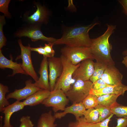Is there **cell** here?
Instances as JSON below:
<instances>
[{
    "label": "cell",
    "instance_id": "cell-1",
    "mask_svg": "<svg viewBox=\"0 0 127 127\" xmlns=\"http://www.w3.org/2000/svg\"><path fill=\"white\" fill-rule=\"evenodd\" d=\"M107 28L102 35L97 38L91 39L92 44L90 48L94 59L107 65H115L111 52L112 49L109 39L116 28V26L107 24Z\"/></svg>",
    "mask_w": 127,
    "mask_h": 127
},
{
    "label": "cell",
    "instance_id": "cell-2",
    "mask_svg": "<svg viewBox=\"0 0 127 127\" xmlns=\"http://www.w3.org/2000/svg\"><path fill=\"white\" fill-rule=\"evenodd\" d=\"M99 24L98 22L89 25L73 27L65 32L62 37L53 44V45L65 44L71 47L90 48L92 42L89 36L90 30L95 26Z\"/></svg>",
    "mask_w": 127,
    "mask_h": 127
},
{
    "label": "cell",
    "instance_id": "cell-3",
    "mask_svg": "<svg viewBox=\"0 0 127 127\" xmlns=\"http://www.w3.org/2000/svg\"><path fill=\"white\" fill-rule=\"evenodd\" d=\"M60 57L63 65V70L61 76L57 80L54 90L61 89L65 93L71 87L73 74L79 66L80 63L74 65L62 55Z\"/></svg>",
    "mask_w": 127,
    "mask_h": 127
},
{
    "label": "cell",
    "instance_id": "cell-4",
    "mask_svg": "<svg viewBox=\"0 0 127 127\" xmlns=\"http://www.w3.org/2000/svg\"><path fill=\"white\" fill-rule=\"evenodd\" d=\"M93 83L90 80L83 81L77 80L65 94L69 100L73 103L82 102L90 94Z\"/></svg>",
    "mask_w": 127,
    "mask_h": 127
},
{
    "label": "cell",
    "instance_id": "cell-5",
    "mask_svg": "<svg viewBox=\"0 0 127 127\" xmlns=\"http://www.w3.org/2000/svg\"><path fill=\"white\" fill-rule=\"evenodd\" d=\"M61 55L75 65L87 59H94L90 48L66 46L61 49Z\"/></svg>",
    "mask_w": 127,
    "mask_h": 127
},
{
    "label": "cell",
    "instance_id": "cell-6",
    "mask_svg": "<svg viewBox=\"0 0 127 127\" xmlns=\"http://www.w3.org/2000/svg\"><path fill=\"white\" fill-rule=\"evenodd\" d=\"M67 97L61 90H54L41 103L46 107H52L55 113L60 110L64 111L69 101Z\"/></svg>",
    "mask_w": 127,
    "mask_h": 127
},
{
    "label": "cell",
    "instance_id": "cell-7",
    "mask_svg": "<svg viewBox=\"0 0 127 127\" xmlns=\"http://www.w3.org/2000/svg\"><path fill=\"white\" fill-rule=\"evenodd\" d=\"M18 43L21 50V54L16 59V60L20 59L22 60V68L25 72L26 75H29L36 82L39 77L34 68L31 58V52L28 46H24L22 43L20 39L18 40Z\"/></svg>",
    "mask_w": 127,
    "mask_h": 127
},
{
    "label": "cell",
    "instance_id": "cell-8",
    "mask_svg": "<svg viewBox=\"0 0 127 127\" xmlns=\"http://www.w3.org/2000/svg\"><path fill=\"white\" fill-rule=\"evenodd\" d=\"M14 35L16 37H27L33 41L40 40L53 44L57 40L53 37L45 36L41 31L40 26L32 25H30L28 27L18 30L15 33Z\"/></svg>",
    "mask_w": 127,
    "mask_h": 127
},
{
    "label": "cell",
    "instance_id": "cell-9",
    "mask_svg": "<svg viewBox=\"0 0 127 127\" xmlns=\"http://www.w3.org/2000/svg\"><path fill=\"white\" fill-rule=\"evenodd\" d=\"M49 67V75L50 91L54 89L57 79L61 76L63 67L60 57H53L48 59Z\"/></svg>",
    "mask_w": 127,
    "mask_h": 127
},
{
    "label": "cell",
    "instance_id": "cell-10",
    "mask_svg": "<svg viewBox=\"0 0 127 127\" xmlns=\"http://www.w3.org/2000/svg\"><path fill=\"white\" fill-rule=\"evenodd\" d=\"M93 59H88L82 61L79 67L72 75V79L76 80H89L94 71V63Z\"/></svg>",
    "mask_w": 127,
    "mask_h": 127
},
{
    "label": "cell",
    "instance_id": "cell-11",
    "mask_svg": "<svg viewBox=\"0 0 127 127\" xmlns=\"http://www.w3.org/2000/svg\"><path fill=\"white\" fill-rule=\"evenodd\" d=\"M25 86L23 88L15 91L8 94L6 96L7 99H14L18 101L25 99L28 97L41 89L36 87L31 79L27 80L25 82Z\"/></svg>",
    "mask_w": 127,
    "mask_h": 127
},
{
    "label": "cell",
    "instance_id": "cell-12",
    "mask_svg": "<svg viewBox=\"0 0 127 127\" xmlns=\"http://www.w3.org/2000/svg\"><path fill=\"white\" fill-rule=\"evenodd\" d=\"M34 4L36 5L37 9L35 12L31 15L28 16L26 15L25 20L30 25L40 26L43 23L48 22V13L46 8L39 3L34 1Z\"/></svg>",
    "mask_w": 127,
    "mask_h": 127
},
{
    "label": "cell",
    "instance_id": "cell-13",
    "mask_svg": "<svg viewBox=\"0 0 127 127\" xmlns=\"http://www.w3.org/2000/svg\"><path fill=\"white\" fill-rule=\"evenodd\" d=\"M123 76L114 65H107L101 79L110 86L122 83Z\"/></svg>",
    "mask_w": 127,
    "mask_h": 127
},
{
    "label": "cell",
    "instance_id": "cell-14",
    "mask_svg": "<svg viewBox=\"0 0 127 127\" xmlns=\"http://www.w3.org/2000/svg\"><path fill=\"white\" fill-rule=\"evenodd\" d=\"M47 58L44 57L41 63L40 69L38 72L40 76L37 81L35 82L34 84L36 86L41 89L50 91Z\"/></svg>",
    "mask_w": 127,
    "mask_h": 127
},
{
    "label": "cell",
    "instance_id": "cell-15",
    "mask_svg": "<svg viewBox=\"0 0 127 127\" xmlns=\"http://www.w3.org/2000/svg\"><path fill=\"white\" fill-rule=\"evenodd\" d=\"M10 59H8L5 57L3 54L1 50H0V68L2 69L8 68L12 70V72L11 75L8 76H13L16 74L20 73L26 75L23 70L21 63H18L13 61V58L11 55Z\"/></svg>",
    "mask_w": 127,
    "mask_h": 127
},
{
    "label": "cell",
    "instance_id": "cell-16",
    "mask_svg": "<svg viewBox=\"0 0 127 127\" xmlns=\"http://www.w3.org/2000/svg\"><path fill=\"white\" fill-rule=\"evenodd\" d=\"M86 109L82 102L74 103L71 106L65 107L63 112L55 113L54 115L56 119H60L67 114H71L74 115L76 120L83 116Z\"/></svg>",
    "mask_w": 127,
    "mask_h": 127
},
{
    "label": "cell",
    "instance_id": "cell-17",
    "mask_svg": "<svg viewBox=\"0 0 127 127\" xmlns=\"http://www.w3.org/2000/svg\"><path fill=\"white\" fill-rule=\"evenodd\" d=\"M127 91V86L121 83L116 85L109 86L99 90H94L91 89L90 94L97 96L108 94L123 95Z\"/></svg>",
    "mask_w": 127,
    "mask_h": 127
},
{
    "label": "cell",
    "instance_id": "cell-18",
    "mask_svg": "<svg viewBox=\"0 0 127 127\" xmlns=\"http://www.w3.org/2000/svg\"><path fill=\"white\" fill-rule=\"evenodd\" d=\"M24 107L23 102L16 100L5 107L2 112L4 115V124L2 127H13L10 123L12 115L15 112L23 109Z\"/></svg>",
    "mask_w": 127,
    "mask_h": 127
},
{
    "label": "cell",
    "instance_id": "cell-19",
    "mask_svg": "<svg viewBox=\"0 0 127 127\" xmlns=\"http://www.w3.org/2000/svg\"><path fill=\"white\" fill-rule=\"evenodd\" d=\"M50 93V91L41 89L28 97L22 102L25 106H35L42 103L49 96Z\"/></svg>",
    "mask_w": 127,
    "mask_h": 127
},
{
    "label": "cell",
    "instance_id": "cell-20",
    "mask_svg": "<svg viewBox=\"0 0 127 127\" xmlns=\"http://www.w3.org/2000/svg\"><path fill=\"white\" fill-rule=\"evenodd\" d=\"M56 119L51 111L43 113L38 121L37 127H56L57 124L54 123Z\"/></svg>",
    "mask_w": 127,
    "mask_h": 127
},
{
    "label": "cell",
    "instance_id": "cell-21",
    "mask_svg": "<svg viewBox=\"0 0 127 127\" xmlns=\"http://www.w3.org/2000/svg\"><path fill=\"white\" fill-rule=\"evenodd\" d=\"M118 95L108 94L97 96L99 104H100L111 108L119 104L116 102Z\"/></svg>",
    "mask_w": 127,
    "mask_h": 127
},
{
    "label": "cell",
    "instance_id": "cell-22",
    "mask_svg": "<svg viewBox=\"0 0 127 127\" xmlns=\"http://www.w3.org/2000/svg\"><path fill=\"white\" fill-rule=\"evenodd\" d=\"M107 65L98 61L94 63V71L89 80L93 83L101 79Z\"/></svg>",
    "mask_w": 127,
    "mask_h": 127
},
{
    "label": "cell",
    "instance_id": "cell-23",
    "mask_svg": "<svg viewBox=\"0 0 127 127\" xmlns=\"http://www.w3.org/2000/svg\"><path fill=\"white\" fill-rule=\"evenodd\" d=\"M9 91L8 87L0 83V111L2 112L4 108L10 105L6 95Z\"/></svg>",
    "mask_w": 127,
    "mask_h": 127
},
{
    "label": "cell",
    "instance_id": "cell-24",
    "mask_svg": "<svg viewBox=\"0 0 127 127\" xmlns=\"http://www.w3.org/2000/svg\"><path fill=\"white\" fill-rule=\"evenodd\" d=\"M68 127H100V122L96 123H90L86 121L84 117H81L75 121L70 122Z\"/></svg>",
    "mask_w": 127,
    "mask_h": 127
},
{
    "label": "cell",
    "instance_id": "cell-25",
    "mask_svg": "<svg viewBox=\"0 0 127 127\" xmlns=\"http://www.w3.org/2000/svg\"><path fill=\"white\" fill-rule=\"evenodd\" d=\"M83 115L87 122L92 123H97L99 117V113L97 110L92 108L86 110Z\"/></svg>",
    "mask_w": 127,
    "mask_h": 127
},
{
    "label": "cell",
    "instance_id": "cell-26",
    "mask_svg": "<svg viewBox=\"0 0 127 127\" xmlns=\"http://www.w3.org/2000/svg\"><path fill=\"white\" fill-rule=\"evenodd\" d=\"M99 113L97 123L101 122L108 117L112 114L110 108L98 104L94 108Z\"/></svg>",
    "mask_w": 127,
    "mask_h": 127
},
{
    "label": "cell",
    "instance_id": "cell-27",
    "mask_svg": "<svg viewBox=\"0 0 127 127\" xmlns=\"http://www.w3.org/2000/svg\"><path fill=\"white\" fill-rule=\"evenodd\" d=\"M97 97L96 95L89 94L82 102L86 109L94 108L99 104Z\"/></svg>",
    "mask_w": 127,
    "mask_h": 127
},
{
    "label": "cell",
    "instance_id": "cell-28",
    "mask_svg": "<svg viewBox=\"0 0 127 127\" xmlns=\"http://www.w3.org/2000/svg\"><path fill=\"white\" fill-rule=\"evenodd\" d=\"M111 108L112 113L117 117L127 118V106L119 104Z\"/></svg>",
    "mask_w": 127,
    "mask_h": 127
},
{
    "label": "cell",
    "instance_id": "cell-29",
    "mask_svg": "<svg viewBox=\"0 0 127 127\" xmlns=\"http://www.w3.org/2000/svg\"><path fill=\"white\" fill-rule=\"evenodd\" d=\"M6 23L5 16H0V50L6 45L7 40L3 32V28Z\"/></svg>",
    "mask_w": 127,
    "mask_h": 127
},
{
    "label": "cell",
    "instance_id": "cell-30",
    "mask_svg": "<svg viewBox=\"0 0 127 127\" xmlns=\"http://www.w3.org/2000/svg\"><path fill=\"white\" fill-rule=\"evenodd\" d=\"M10 0H0V11L3 13L5 16L10 18L11 15L8 10V7Z\"/></svg>",
    "mask_w": 127,
    "mask_h": 127
},
{
    "label": "cell",
    "instance_id": "cell-31",
    "mask_svg": "<svg viewBox=\"0 0 127 127\" xmlns=\"http://www.w3.org/2000/svg\"><path fill=\"white\" fill-rule=\"evenodd\" d=\"M20 124L19 127H34V124L30 119V116H23L20 119Z\"/></svg>",
    "mask_w": 127,
    "mask_h": 127
},
{
    "label": "cell",
    "instance_id": "cell-32",
    "mask_svg": "<svg viewBox=\"0 0 127 127\" xmlns=\"http://www.w3.org/2000/svg\"><path fill=\"white\" fill-rule=\"evenodd\" d=\"M93 83L92 89L94 90H99L110 86L107 85L101 79Z\"/></svg>",
    "mask_w": 127,
    "mask_h": 127
},
{
    "label": "cell",
    "instance_id": "cell-33",
    "mask_svg": "<svg viewBox=\"0 0 127 127\" xmlns=\"http://www.w3.org/2000/svg\"><path fill=\"white\" fill-rule=\"evenodd\" d=\"M29 48L31 51H34L37 52L39 54L43 55L44 57H46L47 58L51 57L45 51L44 46L40 45V47L37 48L31 47L28 45Z\"/></svg>",
    "mask_w": 127,
    "mask_h": 127
},
{
    "label": "cell",
    "instance_id": "cell-34",
    "mask_svg": "<svg viewBox=\"0 0 127 127\" xmlns=\"http://www.w3.org/2000/svg\"><path fill=\"white\" fill-rule=\"evenodd\" d=\"M53 45L52 43H50L48 44H45L44 46L45 51L51 57H54L55 55V51L52 47Z\"/></svg>",
    "mask_w": 127,
    "mask_h": 127
},
{
    "label": "cell",
    "instance_id": "cell-35",
    "mask_svg": "<svg viewBox=\"0 0 127 127\" xmlns=\"http://www.w3.org/2000/svg\"><path fill=\"white\" fill-rule=\"evenodd\" d=\"M117 124L113 127H127V118H117Z\"/></svg>",
    "mask_w": 127,
    "mask_h": 127
},
{
    "label": "cell",
    "instance_id": "cell-36",
    "mask_svg": "<svg viewBox=\"0 0 127 127\" xmlns=\"http://www.w3.org/2000/svg\"><path fill=\"white\" fill-rule=\"evenodd\" d=\"M114 115V114H111L107 118L102 121L100 122V127H109L108 126V123Z\"/></svg>",
    "mask_w": 127,
    "mask_h": 127
},
{
    "label": "cell",
    "instance_id": "cell-37",
    "mask_svg": "<svg viewBox=\"0 0 127 127\" xmlns=\"http://www.w3.org/2000/svg\"><path fill=\"white\" fill-rule=\"evenodd\" d=\"M118 1L122 7L124 14L127 16V0H119Z\"/></svg>",
    "mask_w": 127,
    "mask_h": 127
},
{
    "label": "cell",
    "instance_id": "cell-38",
    "mask_svg": "<svg viewBox=\"0 0 127 127\" xmlns=\"http://www.w3.org/2000/svg\"><path fill=\"white\" fill-rule=\"evenodd\" d=\"M122 63L127 68V55L123 58Z\"/></svg>",
    "mask_w": 127,
    "mask_h": 127
},
{
    "label": "cell",
    "instance_id": "cell-39",
    "mask_svg": "<svg viewBox=\"0 0 127 127\" xmlns=\"http://www.w3.org/2000/svg\"><path fill=\"white\" fill-rule=\"evenodd\" d=\"M3 117L2 116H0V127H2L3 126L2 125V119Z\"/></svg>",
    "mask_w": 127,
    "mask_h": 127
},
{
    "label": "cell",
    "instance_id": "cell-40",
    "mask_svg": "<svg viewBox=\"0 0 127 127\" xmlns=\"http://www.w3.org/2000/svg\"><path fill=\"white\" fill-rule=\"evenodd\" d=\"M122 54L125 56L127 55V49L124 50Z\"/></svg>",
    "mask_w": 127,
    "mask_h": 127
}]
</instances>
